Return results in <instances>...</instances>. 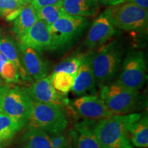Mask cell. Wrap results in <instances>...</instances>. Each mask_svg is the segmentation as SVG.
<instances>
[{"mask_svg": "<svg viewBox=\"0 0 148 148\" xmlns=\"http://www.w3.org/2000/svg\"><path fill=\"white\" fill-rule=\"evenodd\" d=\"M140 113L113 114L100 119L92 129L101 148H121L129 143L128 132Z\"/></svg>", "mask_w": 148, "mask_h": 148, "instance_id": "6da1fadb", "label": "cell"}, {"mask_svg": "<svg viewBox=\"0 0 148 148\" xmlns=\"http://www.w3.org/2000/svg\"><path fill=\"white\" fill-rule=\"evenodd\" d=\"M94 54H90V64L96 85L99 88L111 82L119 71L123 50L116 41L99 47Z\"/></svg>", "mask_w": 148, "mask_h": 148, "instance_id": "7a4b0ae2", "label": "cell"}, {"mask_svg": "<svg viewBox=\"0 0 148 148\" xmlns=\"http://www.w3.org/2000/svg\"><path fill=\"white\" fill-rule=\"evenodd\" d=\"M67 124V119L60 107L37 102L31 99L27 127H37L53 134L63 132Z\"/></svg>", "mask_w": 148, "mask_h": 148, "instance_id": "3957f363", "label": "cell"}, {"mask_svg": "<svg viewBox=\"0 0 148 148\" xmlns=\"http://www.w3.org/2000/svg\"><path fill=\"white\" fill-rule=\"evenodd\" d=\"M100 88L99 97L112 114L132 113L139 102V91L128 89L116 82Z\"/></svg>", "mask_w": 148, "mask_h": 148, "instance_id": "277c9868", "label": "cell"}, {"mask_svg": "<svg viewBox=\"0 0 148 148\" xmlns=\"http://www.w3.org/2000/svg\"><path fill=\"white\" fill-rule=\"evenodd\" d=\"M103 12L114 27L123 30L140 31L147 24V10L131 2L111 6Z\"/></svg>", "mask_w": 148, "mask_h": 148, "instance_id": "5b68a950", "label": "cell"}, {"mask_svg": "<svg viewBox=\"0 0 148 148\" xmlns=\"http://www.w3.org/2000/svg\"><path fill=\"white\" fill-rule=\"evenodd\" d=\"M146 62L143 51H130L123 59L116 82L128 89L139 91L145 84Z\"/></svg>", "mask_w": 148, "mask_h": 148, "instance_id": "8992f818", "label": "cell"}, {"mask_svg": "<svg viewBox=\"0 0 148 148\" xmlns=\"http://www.w3.org/2000/svg\"><path fill=\"white\" fill-rule=\"evenodd\" d=\"M88 24V20L85 17L66 14L47 25L55 50L71 43L79 36Z\"/></svg>", "mask_w": 148, "mask_h": 148, "instance_id": "52a82bcc", "label": "cell"}, {"mask_svg": "<svg viewBox=\"0 0 148 148\" xmlns=\"http://www.w3.org/2000/svg\"><path fill=\"white\" fill-rule=\"evenodd\" d=\"M31 108V98L25 88H9L3 95L1 112L10 116L22 127L26 125Z\"/></svg>", "mask_w": 148, "mask_h": 148, "instance_id": "ba28073f", "label": "cell"}, {"mask_svg": "<svg viewBox=\"0 0 148 148\" xmlns=\"http://www.w3.org/2000/svg\"><path fill=\"white\" fill-rule=\"evenodd\" d=\"M25 90L29 97L37 102L54 105L61 108L69 102L66 94L57 91L53 86L51 75L34 81Z\"/></svg>", "mask_w": 148, "mask_h": 148, "instance_id": "9c48e42d", "label": "cell"}, {"mask_svg": "<svg viewBox=\"0 0 148 148\" xmlns=\"http://www.w3.org/2000/svg\"><path fill=\"white\" fill-rule=\"evenodd\" d=\"M71 106L79 115L88 119L100 120L113 115L97 95H82L74 99Z\"/></svg>", "mask_w": 148, "mask_h": 148, "instance_id": "30bf717a", "label": "cell"}, {"mask_svg": "<svg viewBox=\"0 0 148 148\" xmlns=\"http://www.w3.org/2000/svg\"><path fill=\"white\" fill-rule=\"evenodd\" d=\"M19 49L24 68L31 80H38L47 76L49 65L47 60L42 56L40 51L18 42Z\"/></svg>", "mask_w": 148, "mask_h": 148, "instance_id": "8fae6325", "label": "cell"}, {"mask_svg": "<svg viewBox=\"0 0 148 148\" xmlns=\"http://www.w3.org/2000/svg\"><path fill=\"white\" fill-rule=\"evenodd\" d=\"M19 40L23 45L39 51L55 50L47 25L38 18L36 23L19 38Z\"/></svg>", "mask_w": 148, "mask_h": 148, "instance_id": "7c38bea8", "label": "cell"}, {"mask_svg": "<svg viewBox=\"0 0 148 148\" xmlns=\"http://www.w3.org/2000/svg\"><path fill=\"white\" fill-rule=\"evenodd\" d=\"M115 33V27L106 14L103 12L92 22L84 44L89 49L99 47L112 38Z\"/></svg>", "mask_w": 148, "mask_h": 148, "instance_id": "4fadbf2b", "label": "cell"}, {"mask_svg": "<svg viewBox=\"0 0 148 148\" xmlns=\"http://www.w3.org/2000/svg\"><path fill=\"white\" fill-rule=\"evenodd\" d=\"M96 86L95 76L90 64V54H84L75 75L71 90L76 95L82 96L95 93Z\"/></svg>", "mask_w": 148, "mask_h": 148, "instance_id": "5bb4252c", "label": "cell"}, {"mask_svg": "<svg viewBox=\"0 0 148 148\" xmlns=\"http://www.w3.org/2000/svg\"><path fill=\"white\" fill-rule=\"evenodd\" d=\"M62 7L67 14L75 16H93L99 10L97 0H63Z\"/></svg>", "mask_w": 148, "mask_h": 148, "instance_id": "9a60e30c", "label": "cell"}, {"mask_svg": "<svg viewBox=\"0 0 148 148\" xmlns=\"http://www.w3.org/2000/svg\"><path fill=\"white\" fill-rule=\"evenodd\" d=\"M0 51L16 66L21 78L23 80L32 81L24 68L18 45L13 40L10 38L0 39Z\"/></svg>", "mask_w": 148, "mask_h": 148, "instance_id": "2e32d148", "label": "cell"}, {"mask_svg": "<svg viewBox=\"0 0 148 148\" xmlns=\"http://www.w3.org/2000/svg\"><path fill=\"white\" fill-rule=\"evenodd\" d=\"M38 19L36 10L30 3L23 5L18 15L13 20L12 30L16 36L20 38L32 26Z\"/></svg>", "mask_w": 148, "mask_h": 148, "instance_id": "e0dca14e", "label": "cell"}, {"mask_svg": "<svg viewBox=\"0 0 148 148\" xmlns=\"http://www.w3.org/2000/svg\"><path fill=\"white\" fill-rule=\"evenodd\" d=\"M27 127L22 136L21 148H52L47 132L37 127Z\"/></svg>", "mask_w": 148, "mask_h": 148, "instance_id": "ac0fdd59", "label": "cell"}, {"mask_svg": "<svg viewBox=\"0 0 148 148\" xmlns=\"http://www.w3.org/2000/svg\"><path fill=\"white\" fill-rule=\"evenodd\" d=\"M128 138L133 145L138 148L148 147V117H141L131 126L128 132Z\"/></svg>", "mask_w": 148, "mask_h": 148, "instance_id": "d6986e66", "label": "cell"}, {"mask_svg": "<svg viewBox=\"0 0 148 148\" xmlns=\"http://www.w3.org/2000/svg\"><path fill=\"white\" fill-rule=\"evenodd\" d=\"M73 133L76 148H101L92 129L85 121L75 125Z\"/></svg>", "mask_w": 148, "mask_h": 148, "instance_id": "ffe728a7", "label": "cell"}, {"mask_svg": "<svg viewBox=\"0 0 148 148\" xmlns=\"http://www.w3.org/2000/svg\"><path fill=\"white\" fill-rule=\"evenodd\" d=\"M22 127L10 116L0 112V148L14 137Z\"/></svg>", "mask_w": 148, "mask_h": 148, "instance_id": "44dd1931", "label": "cell"}, {"mask_svg": "<svg viewBox=\"0 0 148 148\" xmlns=\"http://www.w3.org/2000/svg\"><path fill=\"white\" fill-rule=\"evenodd\" d=\"M51 83L57 91L67 94L73 87L75 76L65 72H53L51 75Z\"/></svg>", "mask_w": 148, "mask_h": 148, "instance_id": "7402d4cb", "label": "cell"}, {"mask_svg": "<svg viewBox=\"0 0 148 148\" xmlns=\"http://www.w3.org/2000/svg\"><path fill=\"white\" fill-rule=\"evenodd\" d=\"M36 10L38 19L47 25H51L61 16L66 14L62 5H47Z\"/></svg>", "mask_w": 148, "mask_h": 148, "instance_id": "603a6c76", "label": "cell"}, {"mask_svg": "<svg viewBox=\"0 0 148 148\" xmlns=\"http://www.w3.org/2000/svg\"><path fill=\"white\" fill-rule=\"evenodd\" d=\"M23 5L18 0H0V15L7 21H13L18 15Z\"/></svg>", "mask_w": 148, "mask_h": 148, "instance_id": "cb8c5ba5", "label": "cell"}, {"mask_svg": "<svg viewBox=\"0 0 148 148\" xmlns=\"http://www.w3.org/2000/svg\"><path fill=\"white\" fill-rule=\"evenodd\" d=\"M84 54H76L68 57L64 60H62L60 62L55 66L53 72H65L71 74L75 76L76 74L81 61Z\"/></svg>", "mask_w": 148, "mask_h": 148, "instance_id": "d4e9b609", "label": "cell"}, {"mask_svg": "<svg viewBox=\"0 0 148 148\" xmlns=\"http://www.w3.org/2000/svg\"><path fill=\"white\" fill-rule=\"evenodd\" d=\"M0 77L8 83H17L20 75L16 66L7 59L0 67Z\"/></svg>", "mask_w": 148, "mask_h": 148, "instance_id": "484cf974", "label": "cell"}, {"mask_svg": "<svg viewBox=\"0 0 148 148\" xmlns=\"http://www.w3.org/2000/svg\"><path fill=\"white\" fill-rule=\"evenodd\" d=\"M62 132L53 133L49 135V140L52 148H62L67 142L69 134L65 135Z\"/></svg>", "mask_w": 148, "mask_h": 148, "instance_id": "4316f807", "label": "cell"}, {"mask_svg": "<svg viewBox=\"0 0 148 148\" xmlns=\"http://www.w3.org/2000/svg\"><path fill=\"white\" fill-rule=\"evenodd\" d=\"M63 0H32L30 4L35 10L47 5H61Z\"/></svg>", "mask_w": 148, "mask_h": 148, "instance_id": "83f0119b", "label": "cell"}, {"mask_svg": "<svg viewBox=\"0 0 148 148\" xmlns=\"http://www.w3.org/2000/svg\"><path fill=\"white\" fill-rule=\"evenodd\" d=\"M99 3H102L103 5H108V6H114V5H119L120 3L125 2L126 0H97Z\"/></svg>", "mask_w": 148, "mask_h": 148, "instance_id": "f1b7e54d", "label": "cell"}, {"mask_svg": "<svg viewBox=\"0 0 148 148\" xmlns=\"http://www.w3.org/2000/svg\"><path fill=\"white\" fill-rule=\"evenodd\" d=\"M126 2H131L137 5L140 8L147 10L148 8V0H126Z\"/></svg>", "mask_w": 148, "mask_h": 148, "instance_id": "f546056e", "label": "cell"}, {"mask_svg": "<svg viewBox=\"0 0 148 148\" xmlns=\"http://www.w3.org/2000/svg\"><path fill=\"white\" fill-rule=\"evenodd\" d=\"M73 143H74V136L73 132H70L69 134V138H68L67 142L62 148H73Z\"/></svg>", "mask_w": 148, "mask_h": 148, "instance_id": "4dcf8cb0", "label": "cell"}, {"mask_svg": "<svg viewBox=\"0 0 148 148\" xmlns=\"http://www.w3.org/2000/svg\"><path fill=\"white\" fill-rule=\"evenodd\" d=\"M8 88V86L6 85L0 84V112L1 110V103H2V100L3 95H4L5 91Z\"/></svg>", "mask_w": 148, "mask_h": 148, "instance_id": "1f68e13d", "label": "cell"}, {"mask_svg": "<svg viewBox=\"0 0 148 148\" xmlns=\"http://www.w3.org/2000/svg\"><path fill=\"white\" fill-rule=\"evenodd\" d=\"M31 1H32V0H20V1H21V3H22V5H23L28 4V3H30Z\"/></svg>", "mask_w": 148, "mask_h": 148, "instance_id": "d6a6232c", "label": "cell"}, {"mask_svg": "<svg viewBox=\"0 0 148 148\" xmlns=\"http://www.w3.org/2000/svg\"><path fill=\"white\" fill-rule=\"evenodd\" d=\"M121 148H133L132 146L130 144V142H129V143H127L125 144V145H124L123 146V147H121Z\"/></svg>", "mask_w": 148, "mask_h": 148, "instance_id": "836d02e7", "label": "cell"}, {"mask_svg": "<svg viewBox=\"0 0 148 148\" xmlns=\"http://www.w3.org/2000/svg\"><path fill=\"white\" fill-rule=\"evenodd\" d=\"M0 35H1V28H0Z\"/></svg>", "mask_w": 148, "mask_h": 148, "instance_id": "e575fe53", "label": "cell"}, {"mask_svg": "<svg viewBox=\"0 0 148 148\" xmlns=\"http://www.w3.org/2000/svg\"><path fill=\"white\" fill-rule=\"evenodd\" d=\"M18 1H20V0H18ZM20 2H21V1H20Z\"/></svg>", "mask_w": 148, "mask_h": 148, "instance_id": "d590c367", "label": "cell"}]
</instances>
